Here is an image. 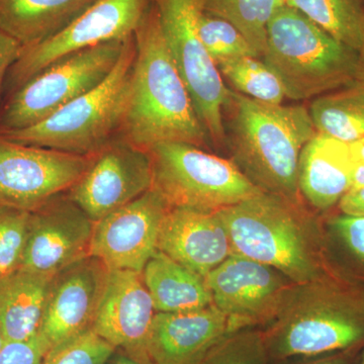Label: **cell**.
I'll return each instance as SVG.
<instances>
[{"label": "cell", "mask_w": 364, "mask_h": 364, "mask_svg": "<svg viewBox=\"0 0 364 364\" xmlns=\"http://www.w3.org/2000/svg\"><path fill=\"white\" fill-rule=\"evenodd\" d=\"M142 274L156 313L189 312L214 305L205 277L161 251L148 261Z\"/></svg>", "instance_id": "cell-23"}, {"label": "cell", "mask_w": 364, "mask_h": 364, "mask_svg": "<svg viewBox=\"0 0 364 364\" xmlns=\"http://www.w3.org/2000/svg\"><path fill=\"white\" fill-rule=\"evenodd\" d=\"M23 46L0 28V100L6 90L7 74L20 57Z\"/></svg>", "instance_id": "cell-34"}, {"label": "cell", "mask_w": 364, "mask_h": 364, "mask_svg": "<svg viewBox=\"0 0 364 364\" xmlns=\"http://www.w3.org/2000/svg\"><path fill=\"white\" fill-rule=\"evenodd\" d=\"M354 167L349 144L317 132L299 156V193L314 208L329 210L350 191Z\"/></svg>", "instance_id": "cell-20"}, {"label": "cell", "mask_w": 364, "mask_h": 364, "mask_svg": "<svg viewBox=\"0 0 364 364\" xmlns=\"http://www.w3.org/2000/svg\"><path fill=\"white\" fill-rule=\"evenodd\" d=\"M97 0H0V28L23 47L58 33Z\"/></svg>", "instance_id": "cell-22"}, {"label": "cell", "mask_w": 364, "mask_h": 364, "mask_svg": "<svg viewBox=\"0 0 364 364\" xmlns=\"http://www.w3.org/2000/svg\"><path fill=\"white\" fill-rule=\"evenodd\" d=\"M95 222L71 198L57 196L31 212L21 269L55 277L90 256Z\"/></svg>", "instance_id": "cell-15"}, {"label": "cell", "mask_w": 364, "mask_h": 364, "mask_svg": "<svg viewBox=\"0 0 364 364\" xmlns=\"http://www.w3.org/2000/svg\"><path fill=\"white\" fill-rule=\"evenodd\" d=\"M339 207L345 215H364V188L350 189L340 200Z\"/></svg>", "instance_id": "cell-35"}, {"label": "cell", "mask_w": 364, "mask_h": 364, "mask_svg": "<svg viewBox=\"0 0 364 364\" xmlns=\"http://www.w3.org/2000/svg\"><path fill=\"white\" fill-rule=\"evenodd\" d=\"M169 208L163 196L151 188L95 223L90 255L109 270L142 272L158 251L160 230Z\"/></svg>", "instance_id": "cell-14"}, {"label": "cell", "mask_w": 364, "mask_h": 364, "mask_svg": "<svg viewBox=\"0 0 364 364\" xmlns=\"http://www.w3.org/2000/svg\"><path fill=\"white\" fill-rule=\"evenodd\" d=\"M359 364H364V354H363V358H361L360 363H359Z\"/></svg>", "instance_id": "cell-42"}, {"label": "cell", "mask_w": 364, "mask_h": 364, "mask_svg": "<svg viewBox=\"0 0 364 364\" xmlns=\"http://www.w3.org/2000/svg\"><path fill=\"white\" fill-rule=\"evenodd\" d=\"M198 33L215 65L223 60L236 57H258L236 26L203 11L198 18Z\"/></svg>", "instance_id": "cell-28"}, {"label": "cell", "mask_w": 364, "mask_h": 364, "mask_svg": "<svg viewBox=\"0 0 364 364\" xmlns=\"http://www.w3.org/2000/svg\"><path fill=\"white\" fill-rule=\"evenodd\" d=\"M147 151L152 188L170 208L217 212L263 193L232 160L191 144L161 143Z\"/></svg>", "instance_id": "cell-7"}, {"label": "cell", "mask_w": 364, "mask_h": 364, "mask_svg": "<svg viewBox=\"0 0 364 364\" xmlns=\"http://www.w3.org/2000/svg\"><path fill=\"white\" fill-rule=\"evenodd\" d=\"M235 332L215 305L179 313H156L147 353L153 364H198L225 337Z\"/></svg>", "instance_id": "cell-19"}, {"label": "cell", "mask_w": 364, "mask_h": 364, "mask_svg": "<svg viewBox=\"0 0 364 364\" xmlns=\"http://www.w3.org/2000/svg\"><path fill=\"white\" fill-rule=\"evenodd\" d=\"M105 364H153L150 360L134 358L123 350L116 349Z\"/></svg>", "instance_id": "cell-37"}, {"label": "cell", "mask_w": 364, "mask_h": 364, "mask_svg": "<svg viewBox=\"0 0 364 364\" xmlns=\"http://www.w3.org/2000/svg\"><path fill=\"white\" fill-rule=\"evenodd\" d=\"M214 305L235 332L270 323L294 282L284 273L232 254L205 277Z\"/></svg>", "instance_id": "cell-13"}, {"label": "cell", "mask_w": 364, "mask_h": 364, "mask_svg": "<svg viewBox=\"0 0 364 364\" xmlns=\"http://www.w3.org/2000/svg\"><path fill=\"white\" fill-rule=\"evenodd\" d=\"M294 203L263 191L219 212L227 227L232 254L275 268L294 284H301L320 275Z\"/></svg>", "instance_id": "cell-6"}, {"label": "cell", "mask_w": 364, "mask_h": 364, "mask_svg": "<svg viewBox=\"0 0 364 364\" xmlns=\"http://www.w3.org/2000/svg\"><path fill=\"white\" fill-rule=\"evenodd\" d=\"M4 344H6V340H4L1 330H0V352H1L2 348H4Z\"/></svg>", "instance_id": "cell-41"}, {"label": "cell", "mask_w": 364, "mask_h": 364, "mask_svg": "<svg viewBox=\"0 0 364 364\" xmlns=\"http://www.w3.org/2000/svg\"><path fill=\"white\" fill-rule=\"evenodd\" d=\"M152 0H97L58 33L23 47L20 57L7 74L9 93L58 60L81 51L134 36Z\"/></svg>", "instance_id": "cell-10"}, {"label": "cell", "mask_w": 364, "mask_h": 364, "mask_svg": "<svg viewBox=\"0 0 364 364\" xmlns=\"http://www.w3.org/2000/svg\"><path fill=\"white\" fill-rule=\"evenodd\" d=\"M364 188V164L355 165L351 189Z\"/></svg>", "instance_id": "cell-39"}, {"label": "cell", "mask_w": 364, "mask_h": 364, "mask_svg": "<svg viewBox=\"0 0 364 364\" xmlns=\"http://www.w3.org/2000/svg\"><path fill=\"white\" fill-rule=\"evenodd\" d=\"M316 131L346 144L364 138V83L355 81L316 97L311 104Z\"/></svg>", "instance_id": "cell-24"}, {"label": "cell", "mask_w": 364, "mask_h": 364, "mask_svg": "<svg viewBox=\"0 0 364 364\" xmlns=\"http://www.w3.org/2000/svg\"><path fill=\"white\" fill-rule=\"evenodd\" d=\"M268 360L263 332L246 328L225 337L198 364H267Z\"/></svg>", "instance_id": "cell-29"}, {"label": "cell", "mask_w": 364, "mask_h": 364, "mask_svg": "<svg viewBox=\"0 0 364 364\" xmlns=\"http://www.w3.org/2000/svg\"><path fill=\"white\" fill-rule=\"evenodd\" d=\"M332 227L349 251L364 263V215L342 214L333 219Z\"/></svg>", "instance_id": "cell-33"}, {"label": "cell", "mask_w": 364, "mask_h": 364, "mask_svg": "<svg viewBox=\"0 0 364 364\" xmlns=\"http://www.w3.org/2000/svg\"><path fill=\"white\" fill-rule=\"evenodd\" d=\"M263 334L273 360L363 346L364 296L320 277L294 284Z\"/></svg>", "instance_id": "cell-3"}, {"label": "cell", "mask_w": 364, "mask_h": 364, "mask_svg": "<svg viewBox=\"0 0 364 364\" xmlns=\"http://www.w3.org/2000/svg\"><path fill=\"white\" fill-rule=\"evenodd\" d=\"M226 112L232 161L261 191L298 202L299 156L317 133L309 109L265 104L229 90Z\"/></svg>", "instance_id": "cell-2"}, {"label": "cell", "mask_w": 364, "mask_h": 364, "mask_svg": "<svg viewBox=\"0 0 364 364\" xmlns=\"http://www.w3.org/2000/svg\"><path fill=\"white\" fill-rule=\"evenodd\" d=\"M53 277L21 268L0 275V330L6 343L39 334Z\"/></svg>", "instance_id": "cell-21"}, {"label": "cell", "mask_w": 364, "mask_h": 364, "mask_svg": "<svg viewBox=\"0 0 364 364\" xmlns=\"http://www.w3.org/2000/svg\"><path fill=\"white\" fill-rule=\"evenodd\" d=\"M361 347L363 346L315 356V358L301 364H354L356 354Z\"/></svg>", "instance_id": "cell-36"}, {"label": "cell", "mask_w": 364, "mask_h": 364, "mask_svg": "<svg viewBox=\"0 0 364 364\" xmlns=\"http://www.w3.org/2000/svg\"><path fill=\"white\" fill-rule=\"evenodd\" d=\"M205 14L229 21L240 31L261 59L267 47V26L286 0H200Z\"/></svg>", "instance_id": "cell-26"}, {"label": "cell", "mask_w": 364, "mask_h": 364, "mask_svg": "<svg viewBox=\"0 0 364 364\" xmlns=\"http://www.w3.org/2000/svg\"><path fill=\"white\" fill-rule=\"evenodd\" d=\"M152 188L149 153L121 136L91 154L87 168L68 196L95 223Z\"/></svg>", "instance_id": "cell-12"}, {"label": "cell", "mask_w": 364, "mask_h": 364, "mask_svg": "<svg viewBox=\"0 0 364 364\" xmlns=\"http://www.w3.org/2000/svg\"><path fill=\"white\" fill-rule=\"evenodd\" d=\"M31 212L0 203V275L21 267Z\"/></svg>", "instance_id": "cell-30"}, {"label": "cell", "mask_w": 364, "mask_h": 364, "mask_svg": "<svg viewBox=\"0 0 364 364\" xmlns=\"http://www.w3.org/2000/svg\"><path fill=\"white\" fill-rule=\"evenodd\" d=\"M127 40L73 53L28 79L2 105L0 133L39 124L102 83L117 65Z\"/></svg>", "instance_id": "cell-8"}, {"label": "cell", "mask_w": 364, "mask_h": 364, "mask_svg": "<svg viewBox=\"0 0 364 364\" xmlns=\"http://www.w3.org/2000/svg\"><path fill=\"white\" fill-rule=\"evenodd\" d=\"M342 44L364 51V0H286Z\"/></svg>", "instance_id": "cell-25"}, {"label": "cell", "mask_w": 364, "mask_h": 364, "mask_svg": "<svg viewBox=\"0 0 364 364\" xmlns=\"http://www.w3.org/2000/svg\"><path fill=\"white\" fill-rule=\"evenodd\" d=\"M165 42L210 142H226L224 107L229 88L198 33L200 0H152Z\"/></svg>", "instance_id": "cell-9"}, {"label": "cell", "mask_w": 364, "mask_h": 364, "mask_svg": "<svg viewBox=\"0 0 364 364\" xmlns=\"http://www.w3.org/2000/svg\"><path fill=\"white\" fill-rule=\"evenodd\" d=\"M109 272L90 255L53 277L39 331L50 349L91 329Z\"/></svg>", "instance_id": "cell-16"}, {"label": "cell", "mask_w": 364, "mask_h": 364, "mask_svg": "<svg viewBox=\"0 0 364 364\" xmlns=\"http://www.w3.org/2000/svg\"><path fill=\"white\" fill-rule=\"evenodd\" d=\"M354 164H364V138L358 142L349 144Z\"/></svg>", "instance_id": "cell-38"}, {"label": "cell", "mask_w": 364, "mask_h": 364, "mask_svg": "<svg viewBox=\"0 0 364 364\" xmlns=\"http://www.w3.org/2000/svg\"><path fill=\"white\" fill-rule=\"evenodd\" d=\"M223 79L238 93L270 105H282L286 90L279 76L258 57H236L217 64Z\"/></svg>", "instance_id": "cell-27"}, {"label": "cell", "mask_w": 364, "mask_h": 364, "mask_svg": "<svg viewBox=\"0 0 364 364\" xmlns=\"http://www.w3.org/2000/svg\"><path fill=\"white\" fill-rule=\"evenodd\" d=\"M116 348L88 330L53 347L42 364H105Z\"/></svg>", "instance_id": "cell-31"}, {"label": "cell", "mask_w": 364, "mask_h": 364, "mask_svg": "<svg viewBox=\"0 0 364 364\" xmlns=\"http://www.w3.org/2000/svg\"><path fill=\"white\" fill-rule=\"evenodd\" d=\"M261 59L293 100L316 98L358 80L359 53L287 4L268 23Z\"/></svg>", "instance_id": "cell-4"}, {"label": "cell", "mask_w": 364, "mask_h": 364, "mask_svg": "<svg viewBox=\"0 0 364 364\" xmlns=\"http://www.w3.org/2000/svg\"><path fill=\"white\" fill-rule=\"evenodd\" d=\"M158 250L205 279L232 255L219 210L191 208H169L160 230Z\"/></svg>", "instance_id": "cell-18"}, {"label": "cell", "mask_w": 364, "mask_h": 364, "mask_svg": "<svg viewBox=\"0 0 364 364\" xmlns=\"http://www.w3.org/2000/svg\"><path fill=\"white\" fill-rule=\"evenodd\" d=\"M155 314L142 272L109 270L91 330L114 348L150 360L147 346Z\"/></svg>", "instance_id": "cell-17"}, {"label": "cell", "mask_w": 364, "mask_h": 364, "mask_svg": "<svg viewBox=\"0 0 364 364\" xmlns=\"http://www.w3.org/2000/svg\"><path fill=\"white\" fill-rule=\"evenodd\" d=\"M364 83V51L359 54V70L358 80Z\"/></svg>", "instance_id": "cell-40"}, {"label": "cell", "mask_w": 364, "mask_h": 364, "mask_svg": "<svg viewBox=\"0 0 364 364\" xmlns=\"http://www.w3.org/2000/svg\"><path fill=\"white\" fill-rule=\"evenodd\" d=\"M49 344L40 334L26 341L7 342L0 352V364H42Z\"/></svg>", "instance_id": "cell-32"}, {"label": "cell", "mask_w": 364, "mask_h": 364, "mask_svg": "<svg viewBox=\"0 0 364 364\" xmlns=\"http://www.w3.org/2000/svg\"><path fill=\"white\" fill-rule=\"evenodd\" d=\"M135 54L133 36L127 40L117 65L102 83L41 123L0 135L14 142L74 154L97 152L121 129Z\"/></svg>", "instance_id": "cell-5"}, {"label": "cell", "mask_w": 364, "mask_h": 364, "mask_svg": "<svg viewBox=\"0 0 364 364\" xmlns=\"http://www.w3.org/2000/svg\"><path fill=\"white\" fill-rule=\"evenodd\" d=\"M90 157L0 135V203L33 212L69 191L85 173Z\"/></svg>", "instance_id": "cell-11"}, {"label": "cell", "mask_w": 364, "mask_h": 364, "mask_svg": "<svg viewBox=\"0 0 364 364\" xmlns=\"http://www.w3.org/2000/svg\"><path fill=\"white\" fill-rule=\"evenodd\" d=\"M134 40L136 54L122 138L144 150L167 142L207 147L210 136L170 55L153 2Z\"/></svg>", "instance_id": "cell-1"}]
</instances>
